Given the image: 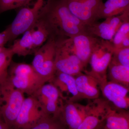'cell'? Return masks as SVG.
Instances as JSON below:
<instances>
[{
  "label": "cell",
  "mask_w": 129,
  "mask_h": 129,
  "mask_svg": "<svg viewBox=\"0 0 129 129\" xmlns=\"http://www.w3.org/2000/svg\"><path fill=\"white\" fill-rule=\"evenodd\" d=\"M129 10L122 14L105 19L101 23H96L86 27L85 33L91 36L111 41L116 31L125 21H129Z\"/></svg>",
  "instance_id": "10"
},
{
  "label": "cell",
  "mask_w": 129,
  "mask_h": 129,
  "mask_svg": "<svg viewBox=\"0 0 129 129\" xmlns=\"http://www.w3.org/2000/svg\"><path fill=\"white\" fill-rule=\"evenodd\" d=\"M100 88L106 100L113 106L119 109H128L129 88L108 80L100 85Z\"/></svg>",
  "instance_id": "14"
},
{
  "label": "cell",
  "mask_w": 129,
  "mask_h": 129,
  "mask_svg": "<svg viewBox=\"0 0 129 129\" xmlns=\"http://www.w3.org/2000/svg\"><path fill=\"white\" fill-rule=\"evenodd\" d=\"M90 107V102L86 105L76 102L64 100L61 114L68 129H76L88 114Z\"/></svg>",
  "instance_id": "15"
},
{
  "label": "cell",
  "mask_w": 129,
  "mask_h": 129,
  "mask_svg": "<svg viewBox=\"0 0 129 129\" xmlns=\"http://www.w3.org/2000/svg\"><path fill=\"white\" fill-rule=\"evenodd\" d=\"M14 55L10 48L0 53V85L8 80L9 69Z\"/></svg>",
  "instance_id": "24"
},
{
  "label": "cell",
  "mask_w": 129,
  "mask_h": 129,
  "mask_svg": "<svg viewBox=\"0 0 129 129\" xmlns=\"http://www.w3.org/2000/svg\"><path fill=\"white\" fill-rule=\"evenodd\" d=\"M25 129H68L61 114L58 116L46 115L32 127Z\"/></svg>",
  "instance_id": "22"
},
{
  "label": "cell",
  "mask_w": 129,
  "mask_h": 129,
  "mask_svg": "<svg viewBox=\"0 0 129 129\" xmlns=\"http://www.w3.org/2000/svg\"><path fill=\"white\" fill-rule=\"evenodd\" d=\"M108 70V81L129 88V67L119 64L112 59Z\"/></svg>",
  "instance_id": "20"
},
{
  "label": "cell",
  "mask_w": 129,
  "mask_h": 129,
  "mask_svg": "<svg viewBox=\"0 0 129 129\" xmlns=\"http://www.w3.org/2000/svg\"><path fill=\"white\" fill-rule=\"evenodd\" d=\"M30 29L36 51L43 45L48 40L49 37V33L45 26L37 21L34 27Z\"/></svg>",
  "instance_id": "23"
},
{
  "label": "cell",
  "mask_w": 129,
  "mask_h": 129,
  "mask_svg": "<svg viewBox=\"0 0 129 129\" xmlns=\"http://www.w3.org/2000/svg\"><path fill=\"white\" fill-rule=\"evenodd\" d=\"M46 115H47L45 114L37 99L29 96L24 100L13 127L16 129L30 128Z\"/></svg>",
  "instance_id": "9"
},
{
  "label": "cell",
  "mask_w": 129,
  "mask_h": 129,
  "mask_svg": "<svg viewBox=\"0 0 129 129\" xmlns=\"http://www.w3.org/2000/svg\"><path fill=\"white\" fill-rule=\"evenodd\" d=\"M37 21L46 28L49 37L55 40L85 33V25L71 12L66 0H47Z\"/></svg>",
  "instance_id": "1"
},
{
  "label": "cell",
  "mask_w": 129,
  "mask_h": 129,
  "mask_svg": "<svg viewBox=\"0 0 129 129\" xmlns=\"http://www.w3.org/2000/svg\"><path fill=\"white\" fill-rule=\"evenodd\" d=\"M56 41L49 37L34 52L32 66L36 72L46 83H51L56 73L55 61Z\"/></svg>",
  "instance_id": "5"
},
{
  "label": "cell",
  "mask_w": 129,
  "mask_h": 129,
  "mask_svg": "<svg viewBox=\"0 0 129 129\" xmlns=\"http://www.w3.org/2000/svg\"><path fill=\"white\" fill-rule=\"evenodd\" d=\"M102 129H129V113L111 106Z\"/></svg>",
  "instance_id": "18"
},
{
  "label": "cell",
  "mask_w": 129,
  "mask_h": 129,
  "mask_svg": "<svg viewBox=\"0 0 129 129\" xmlns=\"http://www.w3.org/2000/svg\"><path fill=\"white\" fill-rule=\"evenodd\" d=\"M45 1V0H36L32 7H23L20 9L12 22L4 30L9 42L14 40L19 36L34 27Z\"/></svg>",
  "instance_id": "6"
},
{
  "label": "cell",
  "mask_w": 129,
  "mask_h": 129,
  "mask_svg": "<svg viewBox=\"0 0 129 129\" xmlns=\"http://www.w3.org/2000/svg\"><path fill=\"white\" fill-rule=\"evenodd\" d=\"M129 47V36H127L123 40L119 48Z\"/></svg>",
  "instance_id": "29"
},
{
  "label": "cell",
  "mask_w": 129,
  "mask_h": 129,
  "mask_svg": "<svg viewBox=\"0 0 129 129\" xmlns=\"http://www.w3.org/2000/svg\"><path fill=\"white\" fill-rule=\"evenodd\" d=\"M114 48L110 41L99 39L93 49L90 58V71L85 70L88 74L98 81L99 86L107 82L108 69L111 62Z\"/></svg>",
  "instance_id": "4"
},
{
  "label": "cell",
  "mask_w": 129,
  "mask_h": 129,
  "mask_svg": "<svg viewBox=\"0 0 129 129\" xmlns=\"http://www.w3.org/2000/svg\"><path fill=\"white\" fill-rule=\"evenodd\" d=\"M8 42L7 35L5 30L0 33V53L6 49L5 45Z\"/></svg>",
  "instance_id": "28"
},
{
  "label": "cell",
  "mask_w": 129,
  "mask_h": 129,
  "mask_svg": "<svg viewBox=\"0 0 129 129\" xmlns=\"http://www.w3.org/2000/svg\"><path fill=\"white\" fill-rule=\"evenodd\" d=\"M8 73V79L12 85L29 96L46 83L30 64L12 61Z\"/></svg>",
  "instance_id": "2"
},
{
  "label": "cell",
  "mask_w": 129,
  "mask_h": 129,
  "mask_svg": "<svg viewBox=\"0 0 129 129\" xmlns=\"http://www.w3.org/2000/svg\"><path fill=\"white\" fill-rule=\"evenodd\" d=\"M90 102L88 114L76 129H102L111 104L103 99L98 98Z\"/></svg>",
  "instance_id": "13"
},
{
  "label": "cell",
  "mask_w": 129,
  "mask_h": 129,
  "mask_svg": "<svg viewBox=\"0 0 129 129\" xmlns=\"http://www.w3.org/2000/svg\"><path fill=\"white\" fill-rule=\"evenodd\" d=\"M71 12L86 26L96 22L103 0H66Z\"/></svg>",
  "instance_id": "11"
},
{
  "label": "cell",
  "mask_w": 129,
  "mask_h": 129,
  "mask_svg": "<svg viewBox=\"0 0 129 129\" xmlns=\"http://www.w3.org/2000/svg\"><path fill=\"white\" fill-rule=\"evenodd\" d=\"M51 83L60 91L63 95L65 93L70 96L68 100L73 102L81 100L76 88L75 78L74 76L56 72L55 75Z\"/></svg>",
  "instance_id": "17"
},
{
  "label": "cell",
  "mask_w": 129,
  "mask_h": 129,
  "mask_svg": "<svg viewBox=\"0 0 129 129\" xmlns=\"http://www.w3.org/2000/svg\"><path fill=\"white\" fill-rule=\"evenodd\" d=\"M37 99L46 115L58 116L67 98L52 83L44 84L32 95Z\"/></svg>",
  "instance_id": "8"
},
{
  "label": "cell",
  "mask_w": 129,
  "mask_h": 129,
  "mask_svg": "<svg viewBox=\"0 0 129 129\" xmlns=\"http://www.w3.org/2000/svg\"><path fill=\"white\" fill-rule=\"evenodd\" d=\"M10 48L14 55L25 56L34 53L35 50L30 29L24 32L21 39L14 41L13 45Z\"/></svg>",
  "instance_id": "21"
},
{
  "label": "cell",
  "mask_w": 129,
  "mask_h": 129,
  "mask_svg": "<svg viewBox=\"0 0 129 129\" xmlns=\"http://www.w3.org/2000/svg\"><path fill=\"white\" fill-rule=\"evenodd\" d=\"M31 0H0V14L12 9L23 7Z\"/></svg>",
  "instance_id": "26"
},
{
  "label": "cell",
  "mask_w": 129,
  "mask_h": 129,
  "mask_svg": "<svg viewBox=\"0 0 129 129\" xmlns=\"http://www.w3.org/2000/svg\"><path fill=\"white\" fill-rule=\"evenodd\" d=\"M99 39L83 33L67 38L66 41L71 50L85 68L89 63L93 49Z\"/></svg>",
  "instance_id": "12"
},
{
  "label": "cell",
  "mask_w": 129,
  "mask_h": 129,
  "mask_svg": "<svg viewBox=\"0 0 129 129\" xmlns=\"http://www.w3.org/2000/svg\"><path fill=\"white\" fill-rule=\"evenodd\" d=\"M129 10V0H107L99 8L97 19H106Z\"/></svg>",
  "instance_id": "19"
},
{
  "label": "cell",
  "mask_w": 129,
  "mask_h": 129,
  "mask_svg": "<svg viewBox=\"0 0 129 129\" xmlns=\"http://www.w3.org/2000/svg\"><path fill=\"white\" fill-rule=\"evenodd\" d=\"M0 129H11L0 117Z\"/></svg>",
  "instance_id": "30"
},
{
  "label": "cell",
  "mask_w": 129,
  "mask_h": 129,
  "mask_svg": "<svg viewBox=\"0 0 129 129\" xmlns=\"http://www.w3.org/2000/svg\"><path fill=\"white\" fill-rule=\"evenodd\" d=\"M66 39L56 40L55 68L56 72L76 77L84 72L85 68L71 50Z\"/></svg>",
  "instance_id": "7"
},
{
  "label": "cell",
  "mask_w": 129,
  "mask_h": 129,
  "mask_svg": "<svg viewBox=\"0 0 129 129\" xmlns=\"http://www.w3.org/2000/svg\"><path fill=\"white\" fill-rule=\"evenodd\" d=\"M76 88L81 99L93 100L99 98L100 86L92 76L83 73L75 77Z\"/></svg>",
  "instance_id": "16"
},
{
  "label": "cell",
  "mask_w": 129,
  "mask_h": 129,
  "mask_svg": "<svg viewBox=\"0 0 129 129\" xmlns=\"http://www.w3.org/2000/svg\"><path fill=\"white\" fill-rule=\"evenodd\" d=\"M129 22H124L116 31L111 42L115 49H118L122 41L125 38L129 35Z\"/></svg>",
  "instance_id": "25"
},
{
  "label": "cell",
  "mask_w": 129,
  "mask_h": 129,
  "mask_svg": "<svg viewBox=\"0 0 129 129\" xmlns=\"http://www.w3.org/2000/svg\"><path fill=\"white\" fill-rule=\"evenodd\" d=\"M25 98L23 92L14 88L8 79L0 85V115L10 128L14 126Z\"/></svg>",
  "instance_id": "3"
},
{
  "label": "cell",
  "mask_w": 129,
  "mask_h": 129,
  "mask_svg": "<svg viewBox=\"0 0 129 129\" xmlns=\"http://www.w3.org/2000/svg\"><path fill=\"white\" fill-rule=\"evenodd\" d=\"M112 59L119 64L129 67V47L114 50Z\"/></svg>",
  "instance_id": "27"
}]
</instances>
